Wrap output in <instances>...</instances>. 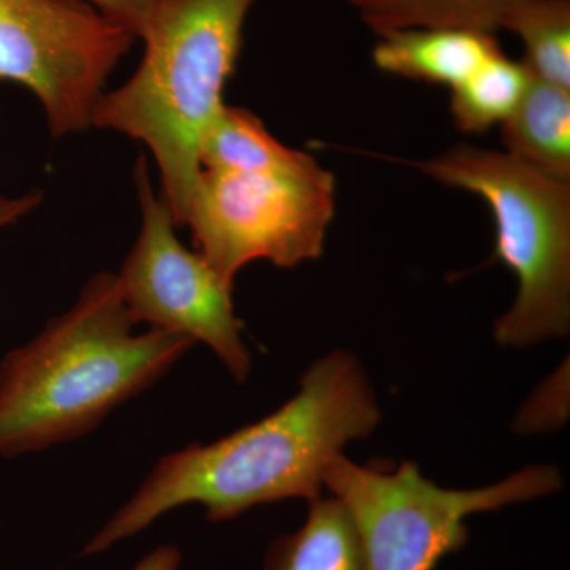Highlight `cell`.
I'll return each mask as SVG.
<instances>
[{"mask_svg":"<svg viewBox=\"0 0 570 570\" xmlns=\"http://www.w3.org/2000/svg\"><path fill=\"white\" fill-rule=\"evenodd\" d=\"M379 422L376 393L360 360L346 351L321 356L299 379L296 395L268 417L157 461L81 557L102 553L193 502L220 523L255 505L313 501L324 491L326 468L348 442L373 434Z\"/></svg>","mask_w":570,"mask_h":570,"instance_id":"1","label":"cell"},{"mask_svg":"<svg viewBox=\"0 0 570 570\" xmlns=\"http://www.w3.org/2000/svg\"><path fill=\"white\" fill-rule=\"evenodd\" d=\"M118 279L91 277L77 303L0 360V456L85 436L183 358L190 337L135 333Z\"/></svg>","mask_w":570,"mask_h":570,"instance_id":"2","label":"cell"},{"mask_svg":"<svg viewBox=\"0 0 570 570\" xmlns=\"http://www.w3.org/2000/svg\"><path fill=\"white\" fill-rule=\"evenodd\" d=\"M255 2L160 0L140 39V66L94 110V127L126 135L151 151L176 225L186 224L202 174V140L225 105V86L234 77Z\"/></svg>","mask_w":570,"mask_h":570,"instance_id":"3","label":"cell"},{"mask_svg":"<svg viewBox=\"0 0 570 570\" xmlns=\"http://www.w3.org/2000/svg\"><path fill=\"white\" fill-rule=\"evenodd\" d=\"M430 178L479 195L497 224V257L515 273L519 295L499 317L501 346L530 347L570 328V183L508 151L459 145L415 163Z\"/></svg>","mask_w":570,"mask_h":570,"instance_id":"4","label":"cell"},{"mask_svg":"<svg viewBox=\"0 0 570 570\" xmlns=\"http://www.w3.org/2000/svg\"><path fill=\"white\" fill-rule=\"evenodd\" d=\"M324 489L347 510L365 570H434L466 546L469 517L550 497L562 489V475L540 464L494 485L450 490L423 478L412 461L385 471L340 455L326 468Z\"/></svg>","mask_w":570,"mask_h":570,"instance_id":"5","label":"cell"},{"mask_svg":"<svg viewBox=\"0 0 570 570\" xmlns=\"http://www.w3.org/2000/svg\"><path fill=\"white\" fill-rule=\"evenodd\" d=\"M336 179L311 174L208 170L198 178L186 224L197 253L225 283L255 261L295 268L324 253L335 217Z\"/></svg>","mask_w":570,"mask_h":570,"instance_id":"6","label":"cell"},{"mask_svg":"<svg viewBox=\"0 0 570 570\" xmlns=\"http://www.w3.org/2000/svg\"><path fill=\"white\" fill-rule=\"evenodd\" d=\"M135 40L85 0H0V81L36 96L55 137L82 132Z\"/></svg>","mask_w":570,"mask_h":570,"instance_id":"7","label":"cell"},{"mask_svg":"<svg viewBox=\"0 0 570 570\" xmlns=\"http://www.w3.org/2000/svg\"><path fill=\"white\" fill-rule=\"evenodd\" d=\"M134 181L141 228L116 275L124 305L137 325L142 322L206 344L235 381L245 382L253 360L235 313L234 285L179 242L174 214L154 193L145 156L138 157Z\"/></svg>","mask_w":570,"mask_h":570,"instance_id":"8","label":"cell"},{"mask_svg":"<svg viewBox=\"0 0 570 570\" xmlns=\"http://www.w3.org/2000/svg\"><path fill=\"white\" fill-rule=\"evenodd\" d=\"M501 51L493 32L415 28L381 36L373 62L385 73L453 89Z\"/></svg>","mask_w":570,"mask_h":570,"instance_id":"9","label":"cell"},{"mask_svg":"<svg viewBox=\"0 0 570 570\" xmlns=\"http://www.w3.org/2000/svg\"><path fill=\"white\" fill-rule=\"evenodd\" d=\"M509 154L570 183V89L532 77L517 110L501 124Z\"/></svg>","mask_w":570,"mask_h":570,"instance_id":"10","label":"cell"},{"mask_svg":"<svg viewBox=\"0 0 570 570\" xmlns=\"http://www.w3.org/2000/svg\"><path fill=\"white\" fill-rule=\"evenodd\" d=\"M202 170L242 174H311L322 165L311 154L287 148L246 108L225 104L200 146Z\"/></svg>","mask_w":570,"mask_h":570,"instance_id":"11","label":"cell"},{"mask_svg":"<svg viewBox=\"0 0 570 570\" xmlns=\"http://www.w3.org/2000/svg\"><path fill=\"white\" fill-rule=\"evenodd\" d=\"M262 570H365L347 510L330 494L309 501L305 523L269 546Z\"/></svg>","mask_w":570,"mask_h":570,"instance_id":"12","label":"cell"},{"mask_svg":"<svg viewBox=\"0 0 570 570\" xmlns=\"http://www.w3.org/2000/svg\"><path fill=\"white\" fill-rule=\"evenodd\" d=\"M379 37L415 28H466L497 32L531 0H341Z\"/></svg>","mask_w":570,"mask_h":570,"instance_id":"13","label":"cell"},{"mask_svg":"<svg viewBox=\"0 0 570 570\" xmlns=\"http://www.w3.org/2000/svg\"><path fill=\"white\" fill-rule=\"evenodd\" d=\"M531 81L523 61L498 52L452 89L450 110L455 126L464 134H482L504 122L523 100Z\"/></svg>","mask_w":570,"mask_h":570,"instance_id":"14","label":"cell"},{"mask_svg":"<svg viewBox=\"0 0 570 570\" xmlns=\"http://www.w3.org/2000/svg\"><path fill=\"white\" fill-rule=\"evenodd\" d=\"M524 45L532 77L570 89V0H531L512 11L502 28Z\"/></svg>","mask_w":570,"mask_h":570,"instance_id":"15","label":"cell"},{"mask_svg":"<svg viewBox=\"0 0 570 570\" xmlns=\"http://www.w3.org/2000/svg\"><path fill=\"white\" fill-rule=\"evenodd\" d=\"M105 18L121 26L135 39H141L148 29L160 0H85Z\"/></svg>","mask_w":570,"mask_h":570,"instance_id":"16","label":"cell"},{"mask_svg":"<svg viewBox=\"0 0 570 570\" xmlns=\"http://www.w3.org/2000/svg\"><path fill=\"white\" fill-rule=\"evenodd\" d=\"M183 562L181 550L176 546H160L149 551L132 570H178Z\"/></svg>","mask_w":570,"mask_h":570,"instance_id":"17","label":"cell"},{"mask_svg":"<svg viewBox=\"0 0 570 570\" xmlns=\"http://www.w3.org/2000/svg\"><path fill=\"white\" fill-rule=\"evenodd\" d=\"M39 193L28 194L20 198L0 197V228L17 223L24 214L31 213L40 204Z\"/></svg>","mask_w":570,"mask_h":570,"instance_id":"18","label":"cell"}]
</instances>
